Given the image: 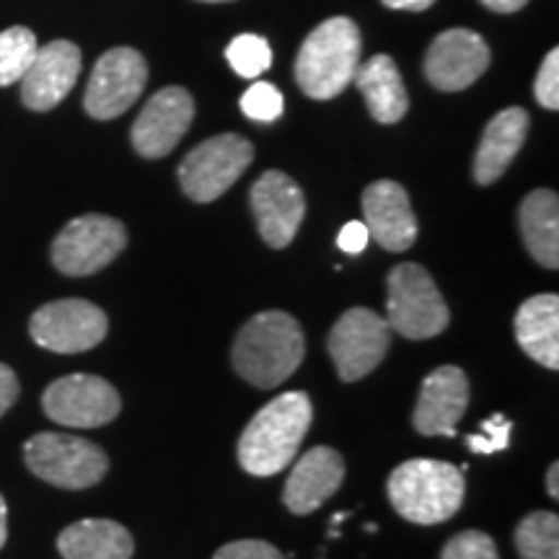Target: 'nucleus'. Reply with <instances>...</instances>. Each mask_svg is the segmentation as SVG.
<instances>
[{
    "instance_id": "nucleus-4",
    "label": "nucleus",
    "mask_w": 559,
    "mask_h": 559,
    "mask_svg": "<svg viewBox=\"0 0 559 559\" xmlns=\"http://www.w3.org/2000/svg\"><path fill=\"white\" fill-rule=\"evenodd\" d=\"M360 29L353 19L334 16L321 21L296 58V81L311 99H334L355 79L360 66Z\"/></svg>"
},
{
    "instance_id": "nucleus-23",
    "label": "nucleus",
    "mask_w": 559,
    "mask_h": 559,
    "mask_svg": "<svg viewBox=\"0 0 559 559\" xmlns=\"http://www.w3.org/2000/svg\"><path fill=\"white\" fill-rule=\"evenodd\" d=\"M62 559H130L135 551L130 531L109 519H83L60 531Z\"/></svg>"
},
{
    "instance_id": "nucleus-15",
    "label": "nucleus",
    "mask_w": 559,
    "mask_h": 559,
    "mask_svg": "<svg viewBox=\"0 0 559 559\" xmlns=\"http://www.w3.org/2000/svg\"><path fill=\"white\" fill-rule=\"evenodd\" d=\"M489 68L487 41L472 29L438 34L425 55V75L438 91H464Z\"/></svg>"
},
{
    "instance_id": "nucleus-39",
    "label": "nucleus",
    "mask_w": 559,
    "mask_h": 559,
    "mask_svg": "<svg viewBox=\"0 0 559 559\" xmlns=\"http://www.w3.org/2000/svg\"><path fill=\"white\" fill-rule=\"evenodd\" d=\"M202 3H228V0H202Z\"/></svg>"
},
{
    "instance_id": "nucleus-14",
    "label": "nucleus",
    "mask_w": 559,
    "mask_h": 559,
    "mask_svg": "<svg viewBox=\"0 0 559 559\" xmlns=\"http://www.w3.org/2000/svg\"><path fill=\"white\" fill-rule=\"evenodd\" d=\"M251 213L264 243L272 249H285L304 223L306 198L288 174L272 169L251 187Z\"/></svg>"
},
{
    "instance_id": "nucleus-11",
    "label": "nucleus",
    "mask_w": 559,
    "mask_h": 559,
    "mask_svg": "<svg viewBox=\"0 0 559 559\" xmlns=\"http://www.w3.org/2000/svg\"><path fill=\"white\" fill-rule=\"evenodd\" d=\"M148 83V62L132 47L104 52L91 73L83 107L94 120H115L128 111Z\"/></svg>"
},
{
    "instance_id": "nucleus-20",
    "label": "nucleus",
    "mask_w": 559,
    "mask_h": 559,
    "mask_svg": "<svg viewBox=\"0 0 559 559\" xmlns=\"http://www.w3.org/2000/svg\"><path fill=\"white\" fill-rule=\"evenodd\" d=\"M528 135V111L521 107H508L498 111L481 132L477 156H474V179L487 187L498 181L513 158L519 156Z\"/></svg>"
},
{
    "instance_id": "nucleus-34",
    "label": "nucleus",
    "mask_w": 559,
    "mask_h": 559,
    "mask_svg": "<svg viewBox=\"0 0 559 559\" xmlns=\"http://www.w3.org/2000/svg\"><path fill=\"white\" fill-rule=\"evenodd\" d=\"M19 379L16 373L5 366V362H0V417L9 412L13 404L19 400Z\"/></svg>"
},
{
    "instance_id": "nucleus-26",
    "label": "nucleus",
    "mask_w": 559,
    "mask_h": 559,
    "mask_svg": "<svg viewBox=\"0 0 559 559\" xmlns=\"http://www.w3.org/2000/svg\"><path fill=\"white\" fill-rule=\"evenodd\" d=\"M37 50V37L26 26H11V29L0 32V88L13 86L24 79Z\"/></svg>"
},
{
    "instance_id": "nucleus-28",
    "label": "nucleus",
    "mask_w": 559,
    "mask_h": 559,
    "mask_svg": "<svg viewBox=\"0 0 559 559\" xmlns=\"http://www.w3.org/2000/svg\"><path fill=\"white\" fill-rule=\"evenodd\" d=\"M283 94L272 83H254L247 94L241 96V111L254 122H275L283 115Z\"/></svg>"
},
{
    "instance_id": "nucleus-3",
    "label": "nucleus",
    "mask_w": 559,
    "mask_h": 559,
    "mask_svg": "<svg viewBox=\"0 0 559 559\" xmlns=\"http://www.w3.org/2000/svg\"><path fill=\"white\" fill-rule=\"evenodd\" d=\"M389 500L404 521L417 526L445 523L464 506V472L449 461L412 459L391 472Z\"/></svg>"
},
{
    "instance_id": "nucleus-21",
    "label": "nucleus",
    "mask_w": 559,
    "mask_h": 559,
    "mask_svg": "<svg viewBox=\"0 0 559 559\" xmlns=\"http://www.w3.org/2000/svg\"><path fill=\"white\" fill-rule=\"evenodd\" d=\"M353 83L358 86L376 122L396 124L404 120L409 109V96L407 88H404L400 68L389 55H373L370 60L360 62Z\"/></svg>"
},
{
    "instance_id": "nucleus-13",
    "label": "nucleus",
    "mask_w": 559,
    "mask_h": 559,
    "mask_svg": "<svg viewBox=\"0 0 559 559\" xmlns=\"http://www.w3.org/2000/svg\"><path fill=\"white\" fill-rule=\"evenodd\" d=\"M194 120V99L187 88L166 86L145 104L132 124V148L143 158H164L177 148Z\"/></svg>"
},
{
    "instance_id": "nucleus-17",
    "label": "nucleus",
    "mask_w": 559,
    "mask_h": 559,
    "mask_svg": "<svg viewBox=\"0 0 559 559\" xmlns=\"http://www.w3.org/2000/svg\"><path fill=\"white\" fill-rule=\"evenodd\" d=\"M466 407H469L466 373L456 366H440L423 381L412 423L419 436L453 438Z\"/></svg>"
},
{
    "instance_id": "nucleus-22",
    "label": "nucleus",
    "mask_w": 559,
    "mask_h": 559,
    "mask_svg": "<svg viewBox=\"0 0 559 559\" xmlns=\"http://www.w3.org/2000/svg\"><path fill=\"white\" fill-rule=\"evenodd\" d=\"M515 340L531 360L549 370L559 368V298L555 293L523 300L515 313Z\"/></svg>"
},
{
    "instance_id": "nucleus-29",
    "label": "nucleus",
    "mask_w": 559,
    "mask_h": 559,
    "mask_svg": "<svg viewBox=\"0 0 559 559\" xmlns=\"http://www.w3.org/2000/svg\"><path fill=\"white\" fill-rule=\"evenodd\" d=\"M440 559H500L498 544L485 531H461L445 544Z\"/></svg>"
},
{
    "instance_id": "nucleus-9",
    "label": "nucleus",
    "mask_w": 559,
    "mask_h": 559,
    "mask_svg": "<svg viewBox=\"0 0 559 559\" xmlns=\"http://www.w3.org/2000/svg\"><path fill=\"white\" fill-rule=\"evenodd\" d=\"M391 326L386 317L370 309H349L332 326L326 349L337 368L340 381L353 383L366 379L381 366L391 345Z\"/></svg>"
},
{
    "instance_id": "nucleus-36",
    "label": "nucleus",
    "mask_w": 559,
    "mask_h": 559,
    "mask_svg": "<svg viewBox=\"0 0 559 559\" xmlns=\"http://www.w3.org/2000/svg\"><path fill=\"white\" fill-rule=\"evenodd\" d=\"M528 0H481V5H487L495 13H515L526 5Z\"/></svg>"
},
{
    "instance_id": "nucleus-7",
    "label": "nucleus",
    "mask_w": 559,
    "mask_h": 559,
    "mask_svg": "<svg viewBox=\"0 0 559 559\" xmlns=\"http://www.w3.org/2000/svg\"><path fill=\"white\" fill-rule=\"evenodd\" d=\"M254 160V145L236 132L207 138L187 153L179 166V185L194 202H213L239 181Z\"/></svg>"
},
{
    "instance_id": "nucleus-5",
    "label": "nucleus",
    "mask_w": 559,
    "mask_h": 559,
    "mask_svg": "<svg viewBox=\"0 0 559 559\" xmlns=\"http://www.w3.org/2000/svg\"><path fill=\"white\" fill-rule=\"evenodd\" d=\"M386 321L391 332L407 340H432L445 332L451 311L430 272L415 262L396 264L389 272Z\"/></svg>"
},
{
    "instance_id": "nucleus-38",
    "label": "nucleus",
    "mask_w": 559,
    "mask_h": 559,
    "mask_svg": "<svg viewBox=\"0 0 559 559\" xmlns=\"http://www.w3.org/2000/svg\"><path fill=\"white\" fill-rule=\"evenodd\" d=\"M559 464H551L549 466V474H547V492L551 495V498H559Z\"/></svg>"
},
{
    "instance_id": "nucleus-19",
    "label": "nucleus",
    "mask_w": 559,
    "mask_h": 559,
    "mask_svg": "<svg viewBox=\"0 0 559 559\" xmlns=\"http://www.w3.org/2000/svg\"><path fill=\"white\" fill-rule=\"evenodd\" d=\"M345 481V461L330 445L306 451L293 466L283 489V502L293 515H309L319 510Z\"/></svg>"
},
{
    "instance_id": "nucleus-37",
    "label": "nucleus",
    "mask_w": 559,
    "mask_h": 559,
    "mask_svg": "<svg viewBox=\"0 0 559 559\" xmlns=\"http://www.w3.org/2000/svg\"><path fill=\"white\" fill-rule=\"evenodd\" d=\"M5 539H9V506H5L3 495H0V549L5 547Z\"/></svg>"
},
{
    "instance_id": "nucleus-24",
    "label": "nucleus",
    "mask_w": 559,
    "mask_h": 559,
    "mask_svg": "<svg viewBox=\"0 0 559 559\" xmlns=\"http://www.w3.org/2000/svg\"><path fill=\"white\" fill-rule=\"evenodd\" d=\"M521 236L528 254L542 267H559V198L551 190H534L521 202L519 210Z\"/></svg>"
},
{
    "instance_id": "nucleus-30",
    "label": "nucleus",
    "mask_w": 559,
    "mask_h": 559,
    "mask_svg": "<svg viewBox=\"0 0 559 559\" xmlns=\"http://www.w3.org/2000/svg\"><path fill=\"white\" fill-rule=\"evenodd\" d=\"M510 430H513V423L502 415H492L481 423V432L477 436H466V445H469L472 453H498L506 451L510 445Z\"/></svg>"
},
{
    "instance_id": "nucleus-8",
    "label": "nucleus",
    "mask_w": 559,
    "mask_h": 559,
    "mask_svg": "<svg viewBox=\"0 0 559 559\" xmlns=\"http://www.w3.org/2000/svg\"><path fill=\"white\" fill-rule=\"evenodd\" d=\"M128 247V228L109 215L73 218L52 241V264L62 275L86 277L109 267Z\"/></svg>"
},
{
    "instance_id": "nucleus-35",
    "label": "nucleus",
    "mask_w": 559,
    "mask_h": 559,
    "mask_svg": "<svg viewBox=\"0 0 559 559\" xmlns=\"http://www.w3.org/2000/svg\"><path fill=\"white\" fill-rule=\"evenodd\" d=\"M436 0H383V5L394 11H428Z\"/></svg>"
},
{
    "instance_id": "nucleus-27",
    "label": "nucleus",
    "mask_w": 559,
    "mask_h": 559,
    "mask_svg": "<svg viewBox=\"0 0 559 559\" xmlns=\"http://www.w3.org/2000/svg\"><path fill=\"white\" fill-rule=\"evenodd\" d=\"M226 60L241 79H260L272 66V50L267 39L257 37V34H239V37L230 39Z\"/></svg>"
},
{
    "instance_id": "nucleus-16",
    "label": "nucleus",
    "mask_w": 559,
    "mask_h": 559,
    "mask_svg": "<svg viewBox=\"0 0 559 559\" xmlns=\"http://www.w3.org/2000/svg\"><path fill=\"white\" fill-rule=\"evenodd\" d=\"M81 75V50L68 39L39 47L21 79V102L34 111H50L73 91Z\"/></svg>"
},
{
    "instance_id": "nucleus-31",
    "label": "nucleus",
    "mask_w": 559,
    "mask_h": 559,
    "mask_svg": "<svg viewBox=\"0 0 559 559\" xmlns=\"http://www.w3.org/2000/svg\"><path fill=\"white\" fill-rule=\"evenodd\" d=\"M534 94L536 102H539L544 109H559V50H551L547 58H544L539 75H536L534 83Z\"/></svg>"
},
{
    "instance_id": "nucleus-25",
    "label": "nucleus",
    "mask_w": 559,
    "mask_h": 559,
    "mask_svg": "<svg viewBox=\"0 0 559 559\" xmlns=\"http://www.w3.org/2000/svg\"><path fill=\"white\" fill-rule=\"evenodd\" d=\"M515 549L521 559H559V519L547 510H536L515 528Z\"/></svg>"
},
{
    "instance_id": "nucleus-32",
    "label": "nucleus",
    "mask_w": 559,
    "mask_h": 559,
    "mask_svg": "<svg viewBox=\"0 0 559 559\" xmlns=\"http://www.w3.org/2000/svg\"><path fill=\"white\" fill-rule=\"evenodd\" d=\"M213 559H285L283 551L262 539H241L223 544Z\"/></svg>"
},
{
    "instance_id": "nucleus-12",
    "label": "nucleus",
    "mask_w": 559,
    "mask_h": 559,
    "mask_svg": "<svg viewBox=\"0 0 559 559\" xmlns=\"http://www.w3.org/2000/svg\"><path fill=\"white\" fill-rule=\"evenodd\" d=\"M47 417L66 428H102L120 415L122 400L102 376L73 373L50 383L41 396Z\"/></svg>"
},
{
    "instance_id": "nucleus-18",
    "label": "nucleus",
    "mask_w": 559,
    "mask_h": 559,
    "mask_svg": "<svg viewBox=\"0 0 559 559\" xmlns=\"http://www.w3.org/2000/svg\"><path fill=\"white\" fill-rule=\"evenodd\" d=\"M362 218L370 239L386 251H407L417 241V215L407 190L396 181L381 179L366 187Z\"/></svg>"
},
{
    "instance_id": "nucleus-10",
    "label": "nucleus",
    "mask_w": 559,
    "mask_h": 559,
    "mask_svg": "<svg viewBox=\"0 0 559 559\" xmlns=\"http://www.w3.org/2000/svg\"><path fill=\"white\" fill-rule=\"evenodd\" d=\"M29 332L39 347L60 355H75L102 345L109 332V319L91 300L62 298L34 311Z\"/></svg>"
},
{
    "instance_id": "nucleus-33",
    "label": "nucleus",
    "mask_w": 559,
    "mask_h": 559,
    "mask_svg": "<svg viewBox=\"0 0 559 559\" xmlns=\"http://www.w3.org/2000/svg\"><path fill=\"white\" fill-rule=\"evenodd\" d=\"M368 241H370V234L362 221H349L337 236V247L342 251H347V254H360V251H366Z\"/></svg>"
},
{
    "instance_id": "nucleus-6",
    "label": "nucleus",
    "mask_w": 559,
    "mask_h": 559,
    "mask_svg": "<svg viewBox=\"0 0 559 559\" xmlns=\"http://www.w3.org/2000/svg\"><path fill=\"white\" fill-rule=\"evenodd\" d=\"M24 461L32 474L62 489L99 485L109 472V456L86 438L66 432H37L24 443Z\"/></svg>"
},
{
    "instance_id": "nucleus-1",
    "label": "nucleus",
    "mask_w": 559,
    "mask_h": 559,
    "mask_svg": "<svg viewBox=\"0 0 559 559\" xmlns=\"http://www.w3.org/2000/svg\"><path fill=\"white\" fill-rule=\"evenodd\" d=\"M313 404L304 391H288L257 412L239 438V464L254 477L280 474L298 456L311 428Z\"/></svg>"
},
{
    "instance_id": "nucleus-2",
    "label": "nucleus",
    "mask_w": 559,
    "mask_h": 559,
    "mask_svg": "<svg viewBox=\"0 0 559 559\" xmlns=\"http://www.w3.org/2000/svg\"><path fill=\"white\" fill-rule=\"evenodd\" d=\"M306 355L304 330L290 313L262 311L236 334L230 360L236 373L257 389H277L296 373Z\"/></svg>"
}]
</instances>
